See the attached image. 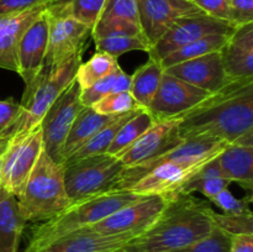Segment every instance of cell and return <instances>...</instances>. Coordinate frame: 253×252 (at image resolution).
I'll list each match as a JSON object with an SVG mask.
<instances>
[{"instance_id":"1","label":"cell","mask_w":253,"mask_h":252,"mask_svg":"<svg viewBox=\"0 0 253 252\" xmlns=\"http://www.w3.org/2000/svg\"><path fill=\"white\" fill-rule=\"evenodd\" d=\"M179 136L253 146V78L230 79L179 118Z\"/></svg>"},{"instance_id":"2","label":"cell","mask_w":253,"mask_h":252,"mask_svg":"<svg viewBox=\"0 0 253 252\" xmlns=\"http://www.w3.org/2000/svg\"><path fill=\"white\" fill-rule=\"evenodd\" d=\"M226 146L214 138L184 140L145 165L124 168L113 190H128L138 195H177L180 188Z\"/></svg>"},{"instance_id":"3","label":"cell","mask_w":253,"mask_h":252,"mask_svg":"<svg viewBox=\"0 0 253 252\" xmlns=\"http://www.w3.org/2000/svg\"><path fill=\"white\" fill-rule=\"evenodd\" d=\"M209 202L192 194H177L160 216L116 252H172L207 236L215 227Z\"/></svg>"},{"instance_id":"4","label":"cell","mask_w":253,"mask_h":252,"mask_svg":"<svg viewBox=\"0 0 253 252\" xmlns=\"http://www.w3.org/2000/svg\"><path fill=\"white\" fill-rule=\"evenodd\" d=\"M141 197L128 190H110L72 203L61 214L32 227L24 252H35L63 235L93 226Z\"/></svg>"},{"instance_id":"5","label":"cell","mask_w":253,"mask_h":252,"mask_svg":"<svg viewBox=\"0 0 253 252\" xmlns=\"http://www.w3.org/2000/svg\"><path fill=\"white\" fill-rule=\"evenodd\" d=\"M83 52L74 54L62 64L43 68L30 88L24 89L21 111L16 120L0 130V143L6 145L11 138L39 127L42 118L59 94L76 79L77 69L82 63Z\"/></svg>"},{"instance_id":"6","label":"cell","mask_w":253,"mask_h":252,"mask_svg":"<svg viewBox=\"0 0 253 252\" xmlns=\"http://www.w3.org/2000/svg\"><path fill=\"white\" fill-rule=\"evenodd\" d=\"M17 203L26 222L46 221L64 211L72 203L64 187L63 165L42 150Z\"/></svg>"},{"instance_id":"7","label":"cell","mask_w":253,"mask_h":252,"mask_svg":"<svg viewBox=\"0 0 253 252\" xmlns=\"http://www.w3.org/2000/svg\"><path fill=\"white\" fill-rule=\"evenodd\" d=\"M64 187L71 203L113 190L125 166L119 158L104 155L88 156L63 163Z\"/></svg>"},{"instance_id":"8","label":"cell","mask_w":253,"mask_h":252,"mask_svg":"<svg viewBox=\"0 0 253 252\" xmlns=\"http://www.w3.org/2000/svg\"><path fill=\"white\" fill-rule=\"evenodd\" d=\"M42 150L43 142L40 126L11 138L1 156L2 189L19 198Z\"/></svg>"},{"instance_id":"9","label":"cell","mask_w":253,"mask_h":252,"mask_svg":"<svg viewBox=\"0 0 253 252\" xmlns=\"http://www.w3.org/2000/svg\"><path fill=\"white\" fill-rule=\"evenodd\" d=\"M81 91L82 88L74 79L49 106L40 123L43 151L58 163H61L59 153L62 146L77 115L84 108L81 101Z\"/></svg>"},{"instance_id":"10","label":"cell","mask_w":253,"mask_h":252,"mask_svg":"<svg viewBox=\"0 0 253 252\" xmlns=\"http://www.w3.org/2000/svg\"><path fill=\"white\" fill-rule=\"evenodd\" d=\"M236 25L226 20L217 19L210 15H192L178 20L148 51V56L156 61H161L175 49L188 43L211 36V35H230Z\"/></svg>"},{"instance_id":"11","label":"cell","mask_w":253,"mask_h":252,"mask_svg":"<svg viewBox=\"0 0 253 252\" xmlns=\"http://www.w3.org/2000/svg\"><path fill=\"white\" fill-rule=\"evenodd\" d=\"M172 197L142 195L140 199L116 210L89 229L101 235H119L127 232L141 234L160 216Z\"/></svg>"},{"instance_id":"12","label":"cell","mask_w":253,"mask_h":252,"mask_svg":"<svg viewBox=\"0 0 253 252\" xmlns=\"http://www.w3.org/2000/svg\"><path fill=\"white\" fill-rule=\"evenodd\" d=\"M48 17V44L43 68L62 64L74 54L85 51L91 30L73 17L62 14H52L46 10Z\"/></svg>"},{"instance_id":"13","label":"cell","mask_w":253,"mask_h":252,"mask_svg":"<svg viewBox=\"0 0 253 252\" xmlns=\"http://www.w3.org/2000/svg\"><path fill=\"white\" fill-rule=\"evenodd\" d=\"M141 31L151 47L183 17L202 14L193 0H137Z\"/></svg>"},{"instance_id":"14","label":"cell","mask_w":253,"mask_h":252,"mask_svg":"<svg viewBox=\"0 0 253 252\" xmlns=\"http://www.w3.org/2000/svg\"><path fill=\"white\" fill-rule=\"evenodd\" d=\"M209 94L211 93L165 72L158 91L151 101L147 111L155 121L177 119L204 100Z\"/></svg>"},{"instance_id":"15","label":"cell","mask_w":253,"mask_h":252,"mask_svg":"<svg viewBox=\"0 0 253 252\" xmlns=\"http://www.w3.org/2000/svg\"><path fill=\"white\" fill-rule=\"evenodd\" d=\"M178 126L179 118L156 121L118 158L125 168H131L160 157L184 141L179 136Z\"/></svg>"},{"instance_id":"16","label":"cell","mask_w":253,"mask_h":252,"mask_svg":"<svg viewBox=\"0 0 253 252\" xmlns=\"http://www.w3.org/2000/svg\"><path fill=\"white\" fill-rule=\"evenodd\" d=\"M48 44V17L44 11L22 34L17 47V72L25 89L30 88L44 67Z\"/></svg>"},{"instance_id":"17","label":"cell","mask_w":253,"mask_h":252,"mask_svg":"<svg viewBox=\"0 0 253 252\" xmlns=\"http://www.w3.org/2000/svg\"><path fill=\"white\" fill-rule=\"evenodd\" d=\"M138 235L137 232L101 235L85 227L63 235L35 252H116Z\"/></svg>"},{"instance_id":"18","label":"cell","mask_w":253,"mask_h":252,"mask_svg":"<svg viewBox=\"0 0 253 252\" xmlns=\"http://www.w3.org/2000/svg\"><path fill=\"white\" fill-rule=\"evenodd\" d=\"M165 72L209 93L220 90L230 81L224 71L219 52L174 64L166 68Z\"/></svg>"},{"instance_id":"19","label":"cell","mask_w":253,"mask_h":252,"mask_svg":"<svg viewBox=\"0 0 253 252\" xmlns=\"http://www.w3.org/2000/svg\"><path fill=\"white\" fill-rule=\"evenodd\" d=\"M219 53L227 78H253V22L237 25Z\"/></svg>"},{"instance_id":"20","label":"cell","mask_w":253,"mask_h":252,"mask_svg":"<svg viewBox=\"0 0 253 252\" xmlns=\"http://www.w3.org/2000/svg\"><path fill=\"white\" fill-rule=\"evenodd\" d=\"M46 4L0 16V68L17 72V47L27 27L44 11Z\"/></svg>"},{"instance_id":"21","label":"cell","mask_w":253,"mask_h":252,"mask_svg":"<svg viewBox=\"0 0 253 252\" xmlns=\"http://www.w3.org/2000/svg\"><path fill=\"white\" fill-rule=\"evenodd\" d=\"M222 177L239 183L251 194L253 189V146L227 145L216 157Z\"/></svg>"},{"instance_id":"22","label":"cell","mask_w":253,"mask_h":252,"mask_svg":"<svg viewBox=\"0 0 253 252\" xmlns=\"http://www.w3.org/2000/svg\"><path fill=\"white\" fill-rule=\"evenodd\" d=\"M119 115H100V114L95 113L91 106H84L77 115L76 120H74L73 125L69 130L68 136H67L63 146H62L61 153H59V162L63 165L64 161L74 151L78 150L89 138L93 137L100 128L111 123Z\"/></svg>"},{"instance_id":"23","label":"cell","mask_w":253,"mask_h":252,"mask_svg":"<svg viewBox=\"0 0 253 252\" xmlns=\"http://www.w3.org/2000/svg\"><path fill=\"white\" fill-rule=\"evenodd\" d=\"M26 221L19 209L17 198L0 189V252H17Z\"/></svg>"},{"instance_id":"24","label":"cell","mask_w":253,"mask_h":252,"mask_svg":"<svg viewBox=\"0 0 253 252\" xmlns=\"http://www.w3.org/2000/svg\"><path fill=\"white\" fill-rule=\"evenodd\" d=\"M165 69L160 61L148 57V61L138 67L131 77L130 93L135 99L138 108L147 110L151 101L155 98L156 93L162 82Z\"/></svg>"},{"instance_id":"25","label":"cell","mask_w":253,"mask_h":252,"mask_svg":"<svg viewBox=\"0 0 253 252\" xmlns=\"http://www.w3.org/2000/svg\"><path fill=\"white\" fill-rule=\"evenodd\" d=\"M231 182L222 177L217 166L216 157L205 163L179 190V194L202 193L205 198L211 199L221 190L227 189Z\"/></svg>"},{"instance_id":"26","label":"cell","mask_w":253,"mask_h":252,"mask_svg":"<svg viewBox=\"0 0 253 252\" xmlns=\"http://www.w3.org/2000/svg\"><path fill=\"white\" fill-rule=\"evenodd\" d=\"M155 123V119L146 109H137L135 114L131 118H128L123 124V126L119 128L106 155L118 158L124 151L127 150Z\"/></svg>"},{"instance_id":"27","label":"cell","mask_w":253,"mask_h":252,"mask_svg":"<svg viewBox=\"0 0 253 252\" xmlns=\"http://www.w3.org/2000/svg\"><path fill=\"white\" fill-rule=\"evenodd\" d=\"M106 0H66L48 1L46 10L52 14H62L73 17L81 24L93 29L100 17Z\"/></svg>"},{"instance_id":"28","label":"cell","mask_w":253,"mask_h":252,"mask_svg":"<svg viewBox=\"0 0 253 252\" xmlns=\"http://www.w3.org/2000/svg\"><path fill=\"white\" fill-rule=\"evenodd\" d=\"M136 110H137V109H135V110L132 111H128V113L126 114H121L118 118L114 119L111 123H109L108 125L104 126L103 128H100L93 137L89 138L83 146H81L78 150L74 151L64 162L79 160V158L88 157V156L104 155V153L108 152L109 147H110L111 142H113L114 138H115L119 128L123 126V124L125 123L128 118H131V116L135 114Z\"/></svg>"},{"instance_id":"29","label":"cell","mask_w":253,"mask_h":252,"mask_svg":"<svg viewBox=\"0 0 253 252\" xmlns=\"http://www.w3.org/2000/svg\"><path fill=\"white\" fill-rule=\"evenodd\" d=\"M229 35H211V36L203 37L197 41L188 43L180 48L175 49L172 53L166 56L161 59L163 69L172 67L174 64L182 63V62L189 61V59L198 58V57L205 56V54L212 53V52H219L221 47L226 42Z\"/></svg>"},{"instance_id":"30","label":"cell","mask_w":253,"mask_h":252,"mask_svg":"<svg viewBox=\"0 0 253 252\" xmlns=\"http://www.w3.org/2000/svg\"><path fill=\"white\" fill-rule=\"evenodd\" d=\"M131 77L121 67L101 78L89 88L81 91V101L84 106H93L96 101L113 93L130 90Z\"/></svg>"},{"instance_id":"31","label":"cell","mask_w":253,"mask_h":252,"mask_svg":"<svg viewBox=\"0 0 253 252\" xmlns=\"http://www.w3.org/2000/svg\"><path fill=\"white\" fill-rule=\"evenodd\" d=\"M119 67L120 64L115 57L110 56L105 52L96 51L85 63L82 62L79 64L76 73V81L78 82L79 86L83 90L110 74Z\"/></svg>"},{"instance_id":"32","label":"cell","mask_w":253,"mask_h":252,"mask_svg":"<svg viewBox=\"0 0 253 252\" xmlns=\"http://www.w3.org/2000/svg\"><path fill=\"white\" fill-rule=\"evenodd\" d=\"M98 52H105L116 59L121 54L131 51L147 52L151 49V44L143 36H110L94 40Z\"/></svg>"},{"instance_id":"33","label":"cell","mask_w":253,"mask_h":252,"mask_svg":"<svg viewBox=\"0 0 253 252\" xmlns=\"http://www.w3.org/2000/svg\"><path fill=\"white\" fill-rule=\"evenodd\" d=\"M90 36L93 37V40H98L110 36H143V35L140 25L136 22L118 19V17H104L99 19L95 26L91 29Z\"/></svg>"},{"instance_id":"34","label":"cell","mask_w":253,"mask_h":252,"mask_svg":"<svg viewBox=\"0 0 253 252\" xmlns=\"http://www.w3.org/2000/svg\"><path fill=\"white\" fill-rule=\"evenodd\" d=\"M209 215L215 226L230 235L253 234V212L249 214H225L210 208Z\"/></svg>"},{"instance_id":"35","label":"cell","mask_w":253,"mask_h":252,"mask_svg":"<svg viewBox=\"0 0 253 252\" xmlns=\"http://www.w3.org/2000/svg\"><path fill=\"white\" fill-rule=\"evenodd\" d=\"M91 108L100 115L109 116L121 115V114L135 110V109H141L138 108L130 91H119V93H113L108 96H104L103 99L96 101Z\"/></svg>"},{"instance_id":"36","label":"cell","mask_w":253,"mask_h":252,"mask_svg":"<svg viewBox=\"0 0 253 252\" xmlns=\"http://www.w3.org/2000/svg\"><path fill=\"white\" fill-rule=\"evenodd\" d=\"M231 237L229 232L215 226L207 236L172 252H229Z\"/></svg>"},{"instance_id":"37","label":"cell","mask_w":253,"mask_h":252,"mask_svg":"<svg viewBox=\"0 0 253 252\" xmlns=\"http://www.w3.org/2000/svg\"><path fill=\"white\" fill-rule=\"evenodd\" d=\"M209 203L219 208L221 212H225V214H249V212H252L251 208H250L252 203V195L249 194L244 199H237L230 192L229 188L217 193L215 197L209 199Z\"/></svg>"},{"instance_id":"38","label":"cell","mask_w":253,"mask_h":252,"mask_svg":"<svg viewBox=\"0 0 253 252\" xmlns=\"http://www.w3.org/2000/svg\"><path fill=\"white\" fill-rule=\"evenodd\" d=\"M104 17H118L140 25L137 0H106L99 19Z\"/></svg>"},{"instance_id":"39","label":"cell","mask_w":253,"mask_h":252,"mask_svg":"<svg viewBox=\"0 0 253 252\" xmlns=\"http://www.w3.org/2000/svg\"><path fill=\"white\" fill-rule=\"evenodd\" d=\"M193 1L205 14L231 22L229 0H193Z\"/></svg>"},{"instance_id":"40","label":"cell","mask_w":253,"mask_h":252,"mask_svg":"<svg viewBox=\"0 0 253 252\" xmlns=\"http://www.w3.org/2000/svg\"><path fill=\"white\" fill-rule=\"evenodd\" d=\"M231 22L237 25L253 22V0H229Z\"/></svg>"},{"instance_id":"41","label":"cell","mask_w":253,"mask_h":252,"mask_svg":"<svg viewBox=\"0 0 253 252\" xmlns=\"http://www.w3.org/2000/svg\"><path fill=\"white\" fill-rule=\"evenodd\" d=\"M21 111V104L14 98L0 100V130L11 125Z\"/></svg>"},{"instance_id":"42","label":"cell","mask_w":253,"mask_h":252,"mask_svg":"<svg viewBox=\"0 0 253 252\" xmlns=\"http://www.w3.org/2000/svg\"><path fill=\"white\" fill-rule=\"evenodd\" d=\"M48 1L49 0H0V16L24 11Z\"/></svg>"},{"instance_id":"43","label":"cell","mask_w":253,"mask_h":252,"mask_svg":"<svg viewBox=\"0 0 253 252\" xmlns=\"http://www.w3.org/2000/svg\"><path fill=\"white\" fill-rule=\"evenodd\" d=\"M229 252H253V234L232 235Z\"/></svg>"},{"instance_id":"44","label":"cell","mask_w":253,"mask_h":252,"mask_svg":"<svg viewBox=\"0 0 253 252\" xmlns=\"http://www.w3.org/2000/svg\"><path fill=\"white\" fill-rule=\"evenodd\" d=\"M5 147H6V145L0 143V189H1V156H2V152H4Z\"/></svg>"},{"instance_id":"45","label":"cell","mask_w":253,"mask_h":252,"mask_svg":"<svg viewBox=\"0 0 253 252\" xmlns=\"http://www.w3.org/2000/svg\"><path fill=\"white\" fill-rule=\"evenodd\" d=\"M49 1H66V0H49Z\"/></svg>"}]
</instances>
